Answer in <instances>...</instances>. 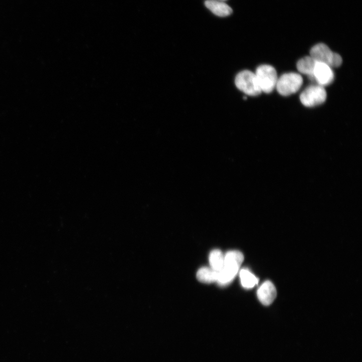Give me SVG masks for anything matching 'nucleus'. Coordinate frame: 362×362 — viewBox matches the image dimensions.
<instances>
[{
	"label": "nucleus",
	"instance_id": "f257e3e1",
	"mask_svg": "<svg viewBox=\"0 0 362 362\" xmlns=\"http://www.w3.org/2000/svg\"><path fill=\"white\" fill-rule=\"evenodd\" d=\"M244 259L243 254L238 250L229 251L224 255L223 268L217 272V282L221 286L229 284L234 278Z\"/></svg>",
	"mask_w": 362,
	"mask_h": 362
},
{
	"label": "nucleus",
	"instance_id": "423d86ee",
	"mask_svg": "<svg viewBox=\"0 0 362 362\" xmlns=\"http://www.w3.org/2000/svg\"><path fill=\"white\" fill-rule=\"evenodd\" d=\"M326 92L319 84L311 85L306 87L300 94L302 104L307 107H312L323 104L326 100Z\"/></svg>",
	"mask_w": 362,
	"mask_h": 362
},
{
	"label": "nucleus",
	"instance_id": "4468645a",
	"mask_svg": "<svg viewBox=\"0 0 362 362\" xmlns=\"http://www.w3.org/2000/svg\"><path fill=\"white\" fill-rule=\"evenodd\" d=\"M216 1H225L226 0H216Z\"/></svg>",
	"mask_w": 362,
	"mask_h": 362
},
{
	"label": "nucleus",
	"instance_id": "1a4fd4ad",
	"mask_svg": "<svg viewBox=\"0 0 362 362\" xmlns=\"http://www.w3.org/2000/svg\"><path fill=\"white\" fill-rule=\"evenodd\" d=\"M205 5L211 12L218 17H227L232 13L231 8L224 1L207 0Z\"/></svg>",
	"mask_w": 362,
	"mask_h": 362
},
{
	"label": "nucleus",
	"instance_id": "20e7f679",
	"mask_svg": "<svg viewBox=\"0 0 362 362\" xmlns=\"http://www.w3.org/2000/svg\"><path fill=\"white\" fill-rule=\"evenodd\" d=\"M235 83L239 90L249 96H258L262 92L255 73L250 70H244L238 73Z\"/></svg>",
	"mask_w": 362,
	"mask_h": 362
},
{
	"label": "nucleus",
	"instance_id": "7ed1b4c3",
	"mask_svg": "<svg viewBox=\"0 0 362 362\" xmlns=\"http://www.w3.org/2000/svg\"><path fill=\"white\" fill-rule=\"evenodd\" d=\"M303 82V78L300 74L286 73L278 78L276 88L281 95L288 96L298 92Z\"/></svg>",
	"mask_w": 362,
	"mask_h": 362
},
{
	"label": "nucleus",
	"instance_id": "9d476101",
	"mask_svg": "<svg viewBox=\"0 0 362 362\" xmlns=\"http://www.w3.org/2000/svg\"><path fill=\"white\" fill-rule=\"evenodd\" d=\"M316 63L310 56H305L297 62V68L300 73L308 75L312 79Z\"/></svg>",
	"mask_w": 362,
	"mask_h": 362
},
{
	"label": "nucleus",
	"instance_id": "6e6552de",
	"mask_svg": "<svg viewBox=\"0 0 362 362\" xmlns=\"http://www.w3.org/2000/svg\"><path fill=\"white\" fill-rule=\"evenodd\" d=\"M257 296L259 301L263 305H269L273 303L277 296L276 289L270 281H265L258 288Z\"/></svg>",
	"mask_w": 362,
	"mask_h": 362
},
{
	"label": "nucleus",
	"instance_id": "ddd939ff",
	"mask_svg": "<svg viewBox=\"0 0 362 362\" xmlns=\"http://www.w3.org/2000/svg\"><path fill=\"white\" fill-rule=\"evenodd\" d=\"M239 277L242 286L246 289L253 288L258 282V279L246 268L241 269Z\"/></svg>",
	"mask_w": 362,
	"mask_h": 362
},
{
	"label": "nucleus",
	"instance_id": "39448f33",
	"mask_svg": "<svg viewBox=\"0 0 362 362\" xmlns=\"http://www.w3.org/2000/svg\"><path fill=\"white\" fill-rule=\"evenodd\" d=\"M255 74L261 92L270 93L276 88L278 77L274 67L261 65L256 68Z\"/></svg>",
	"mask_w": 362,
	"mask_h": 362
},
{
	"label": "nucleus",
	"instance_id": "0eeeda50",
	"mask_svg": "<svg viewBox=\"0 0 362 362\" xmlns=\"http://www.w3.org/2000/svg\"><path fill=\"white\" fill-rule=\"evenodd\" d=\"M334 78V72L328 65L316 62L312 76V80L318 84L324 86L331 84Z\"/></svg>",
	"mask_w": 362,
	"mask_h": 362
},
{
	"label": "nucleus",
	"instance_id": "9b49d317",
	"mask_svg": "<svg viewBox=\"0 0 362 362\" xmlns=\"http://www.w3.org/2000/svg\"><path fill=\"white\" fill-rule=\"evenodd\" d=\"M209 262L211 268L218 272L221 270L224 265V255L219 249L213 250L210 253Z\"/></svg>",
	"mask_w": 362,
	"mask_h": 362
},
{
	"label": "nucleus",
	"instance_id": "f03ea898",
	"mask_svg": "<svg viewBox=\"0 0 362 362\" xmlns=\"http://www.w3.org/2000/svg\"><path fill=\"white\" fill-rule=\"evenodd\" d=\"M310 54L316 62L326 64L331 68L339 67L342 62L340 55L332 52L323 43H319L312 47Z\"/></svg>",
	"mask_w": 362,
	"mask_h": 362
},
{
	"label": "nucleus",
	"instance_id": "f8f14e48",
	"mask_svg": "<svg viewBox=\"0 0 362 362\" xmlns=\"http://www.w3.org/2000/svg\"><path fill=\"white\" fill-rule=\"evenodd\" d=\"M197 278L201 282L211 283L217 282V272L207 267H203L199 269L197 273Z\"/></svg>",
	"mask_w": 362,
	"mask_h": 362
}]
</instances>
